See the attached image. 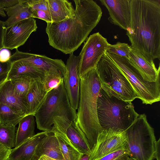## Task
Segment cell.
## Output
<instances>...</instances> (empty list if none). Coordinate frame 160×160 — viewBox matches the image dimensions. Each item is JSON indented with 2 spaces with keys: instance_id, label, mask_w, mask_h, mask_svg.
Segmentation results:
<instances>
[{
  "instance_id": "obj_21",
  "label": "cell",
  "mask_w": 160,
  "mask_h": 160,
  "mask_svg": "<svg viewBox=\"0 0 160 160\" xmlns=\"http://www.w3.org/2000/svg\"><path fill=\"white\" fill-rule=\"evenodd\" d=\"M52 22H57L73 18L75 9L67 0H48Z\"/></svg>"
},
{
  "instance_id": "obj_22",
  "label": "cell",
  "mask_w": 160,
  "mask_h": 160,
  "mask_svg": "<svg viewBox=\"0 0 160 160\" xmlns=\"http://www.w3.org/2000/svg\"><path fill=\"white\" fill-rule=\"evenodd\" d=\"M5 11L8 17L4 22L5 28L9 27L21 21L34 18L27 0H22L20 2L13 7L5 8Z\"/></svg>"
},
{
  "instance_id": "obj_16",
  "label": "cell",
  "mask_w": 160,
  "mask_h": 160,
  "mask_svg": "<svg viewBox=\"0 0 160 160\" xmlns=\"http://www.w3.org/2000/svg\"><path fill=\"white\" fill-rule=\"evenodd\" d=\"M43 155L59 160H64L58 140L55 133L48 132L37 145L32 160H38Z\"/></svg>"
},
{
  "instance_id": "obj_43",
  "label": "cell",
  "mask_w": 160,
  "mask_h": 160,
  "mask_svg": "<svg viewBox=\"0 0 160 160\" xmlns=\"http://www.w3.org/2000/svg\"><path fill=\"white\" fill-rule=\"evenodd\" d=\"M128 160H137L132 157H130Z\"/></svg>"
},
{
  "instance_id": "obj_2",
  "label": "cell",
  "mask_w": 160,
  "mask_h": 160,
  "mask_svg": "<svg viewBox=\"0 0 160 160\" xmlns=\"http://www.w3.org/2000/svg\"><path fill=\"white\" fill-rule=\"evenodd\" d=\"M126 35L133 49L150 62L160 58V0H130Z\"/></svg>"
},
{
  "instance_id": "obj_25",
  "label": "cell",
  "mask_w": 160,
  "mask_h": 160,
  "mask_svg": "<svg viewBox=\"0 0 160 160\" xmlns=\"http://www.w3.org/2000/svg\"><path fill=\"white\" fill-rule=\"evenodd\" d=\"M25 116L6 104L0 103V124L16 126Z\"/></svg>"
},
{
  "instance_id": "obj_3",
  "label": "cell",
  "mask_w": 160,
  "mask_h": 160,
  "mask_svg": "<svg viewBox=\"0 0 160 160\" xmlns=\"http://www.w3.org/2000/svg\"><path fill=\"white\" fill-rule=\"evenodd\" d=\"M79 97L76 122L85 135L91 150L103 129L97 115V100L101 88L95 68L79 77Z\"/></svg>"
},
{
  "instance_id": "obj_8",
  "label": "cell",
  "mask_w": 160,
  "mask_h": 160,
  "mask_svg": "<svg viewBox=\"0 0 160 160\" xmlns=\"http://www.w3.org/2000/svg\"><path fill=\"white\" fill-rule=\"evenodd\" d=\"M106 52L127 78L137 98L143 104H152L160 101V79L154 82L147 81L129 59Z\"/></svg>"
},
{
  "instance_id": "obj_36",
  "label": "cell",
  "mask_w": 160,
  "mask_h": 160,
  "mask_svg": "<svg viewBox=\"0 0 160 160\" xmlns=\"http://www.w3.org/2000/svg\"><path fill=\"white\" fill-rule=\"evenodd\" d=\"M154 159L160 160V138L155 142L154 150L153 154Z\"/></svg>"
},
{
  "instance_id": "obj_6",
  "label": "cell",
  "mask_w": 160,
  "mask_h": 160,
  "mask_svg": "<svg viewBox=\"0 0 160 160\" xmlns=\"http://www.w3.org/2000/svg\"><path fill=\"white\" fill-rule=\"evenodd\" d=\"M101 88L108 95L132 102L137 98L128 80L106 52L95 67Z\"/></svg>"
},
{
  "instance_id": "obj_7",
  "label": "cell",
  "mask_w": 160,
  "mask_h": 160,
  "mask_svg": "<svg viewBox=\"0 0 160 160\" xmlns=\"http://www.w3.org/2000/svg\"><path fill=\"white\" fill-rule=\"evenodd\" d=\"M130 157L137 160H153L156 140L154 129L145 114H139L125 131Z\"/></svg>"
},
{
  "instance_id": "obj_1",
  "label": "cell",
  "mask_w": 160,
  "mask_h": 160,
  "mask_svg": "<svg viewBox=\"0 0 160 160\" xmlns=\"http://www.w3.org/2000/svg\"><path fill=\"white\" fill-rule=\"evenodd\" d=\"M72 18L47 23L46 32L50 46L65 54L76 50L87 39L102 15L100 7L92 0H74Z\"/></svg>"
},
{
  "instance_id": "obj_29",
  "label": "cell",
  "mask_w": 160,
  "mask_h": 160,
  "mask_svg": "<svg viewBox=\"0 0 160 160\" xmlns=\"http://www.w3.org/2000/svg\"><path fill=\"white\" fill-rule=\"evenodd\" d=\"M131 47L128 44L118 42L115 44H110L107 52L129 58V54Z\"/></svg>"
},
{
  "instance_id": "obj_42",
  "label": "cell",
  "mask_w": 160,
  "mask_h": 160,
  "mask_svg": "<svg viewBox=\"0 0 160 160\" xmlns=\"http://www.w3.org/2000/svg\"><path fill=\"white\" fill-rule=\"evenodd\" d=\"M4 11L5 8L0 7V15L3 17L6 16V14Z\"/></svg>"
},
{
  "instance_id": "obj_31",
  "label": "cell",
  "mask_w": 160,
  "mask_h": 160,
  "mask_svg": "<svg viewBox=\"0 0 160 160\" xmlns=\"http://www.w3.org/2000/svg\"><path fill=\"white\" fill-rule=\"evenodd\" d=\"M30 9L32 11L35 10L46 11L49 14L48 0H27Z\"/></svg>"
},
{
  "instance_id": "obj_41",
  "label": "cell",
  "mask_w": 160,
  "mask_h": 160,
  "mask_svg": "<svg viewBox=\"0 0 160 160\" xmlns=\"http://www.w3.org/2000/svg\"><path fill=\"white\" fill-rule=\"evenodd\" d=\"M90 154H83L79 160H88Z\"/></svg>"
},
{
  "instance_id": "obj_23",
  "label": "cell",
  "mask_w": 160,
  "mask_h": 160,
  "mask_svg": "<svg viewBox=\"0 0 160 160\" xmlns=\"http://www.w3.org/2000/svg\"><path fill=\"white\" fill-rule=\"evenodd\" d=\"M35 117L32 114L26 115L20 121L16 132L14 148L18 147L35 135Z\"/></svg>"
},
{
  "instance_id": "obj_35",
  "label": "cell",
  "mask_w": 160,
  "mask_h": 160,
  "mask_svg": "<svg viewBox=\"0 0 160 160\" xmlns=\"http://www.w3.org/2000/svg\"><path fill=\"white\" fill-rule=\"evenodd\" d=\"M11 67L10 63L8 61L2 62L0 61V76L5 74H8Z\"/></svg>"
},
{
  "instance_id": "obj_27",
  "label": "cell",
  "mask_w": 160,
  "mask_h": 160,
  "mask_svg": "<svg viewBox=\"0 0 160 160\" xmlns=\"http://www.w3.org/2000/svg\"><path fill=\"white\" fill-rule=\"evenodd\" d=\"M16 132L15 126L0 124V144L10 149L14 148Z\"/></svg>"
},
{
  "instance_id": "obj_14",
  "label": "cell",
  "mask_w": 160,
  "mask_h": 160,
  "mask_svg": "<svg viewBox=\"0 0 160 160\" xmlns=\"http://www.w3.org/2000/svg\"><path fill=\"white\" fill-rule=\"evenodd\" d=\"M107 9L108 20L112 24L127 31L131 22L130 0H100Z\"/></svg>"
},
{
  "instance_id": "obj_11",
  "label": "cell",
  "mask_w": 160,
  "mask_h": 160,
  "mask_svg": "<svg viewBox=\"0 0 160 160\" xmlns=\"http://www.w3.org/2000/svg\"><path fill=\"white\" fill-rule=\"evenodd\" d=\"M36 20L30 18L5 28L3 38V48L12 50L23 45L31 34L37 30Z\"/></svg>"
},
{
  "instance_id": "obj_10",
  "label": "cell",
  "mask_w": 160,
  "mask_h": 160,
  "mask_svg": "<svg viewBox=\"0 0 160 160\" xmlns=\"http://www.w3.org/2000/svg\"><path fill=\"white\" fill-rule=\"evenodd\" d=\"M128 148L125 131L109 128L98 135L88 160H99L114 152Z\"/></svg>"
},
{
  "instance_id": "obj_24",
  "label": "cell",
  "mask_w": 160,
  "mask_h": 160,
  "mask_svg": "<svg viewBox=\"0 0 160 160\" xmlns=\"http://www.w3.org/2000/svg\"><path fill=\"white\" fill-rule=\"evenodd\" d=\"M54 133L58 140L64 160H79L83 154L75 147L67 135Z\"/></svg>"
},
{
  "instance_id": "obj_12",
  "label": "cell",
  "mask_w": 160,
  "mask_h": 160,
  "mask_svg": "<svg viewBox=\"0 0 160 160\" xmlns=\"http://www.w3.org/2000/svg\"><path fill=\"white\" fill-rule=\"evenodd\" d=\"M79 56L69 54L66 65L63 83L70 104L75 110L78 109L79 97L80 79L78 68Z\"/></svg>"
},
{
  "instance_id": "obj_39",
  "label": "cell",
  "mask_w": 160,
  "mask_h": 160,
  "mask_svg": "<svg viewBox=\"0 0 160 160\" xmlns=\"http://www.w3.org/2000/svg\"><path fill=\"white\" fill-rule=\"evenodd\" d=\"M38 160H59L50 157L45 155H43L40 157Z\"/></svg>"
},
{
  "instance_id": "obj_30",
  "label": "cell",
  "mask_w": 160,
  "mask_h": 160,
  "mask_svg": "<svg viewBox=\"0 0 160 160\" xmlns=\"http://www.w3.org/2000/svg\"><path fill=\"white\" fill-rule=\"evenodd\" d=\"M130 157L128 148L107 155L99 160H128Z\"/></svg>"
},
{
  "instance_id": "obj_26",
  "label": "cell",
  "mask_w": 160,
  "mask_h": 160,
  "mask_svg": "<svg viewBox=\"0 0 160 160\" xmlns=\"http://www.w3.org/2000/svg\"><path fill=\"white\" fill-rule=\"evenodd\" d=\"M34 79L30 77L23 75L10 80L15 94L18 97L25 100Z\"/></svg>"
},
{
  "instance_id": "obj_19",
  "label": "cell",
  "mask_w": 160,
  "mask_h": 160,
  "mask_svg": "<svg viewBox=\"0 0 160 160\" xmlns=\"http://www.w3.org/2000/svg\"><path fill=\"white\" fill-rule=\"evenodd\" d=\"M0 103L6 104L24 115H28L25 100L15 94L10 80H6L0 85Z\"/></svg>"
},
{
  "instance_id": "obj_33",
  "label": "cell",
  "mask_w": 160,
  "mask_h": 160,
  "mask_svg": "<svg viewBox=\"0 0 160 160\" xmlns=\"http://www.w3.org/2000/svg\"><path fill=\"white\" fill-rule=\"evenodd\" d=\"M22 0H0V7L8 8L13 7L20 2Z\"/></svg>"
},
{
  "instance_id": "obj_17",
  "label": "cell",
  "mask_w": 160,
  "mask_h": 160,
  "mask_svg": "<svg viewBox=\"0 0 160 160\" xmlns=\"http://www.w3.org/2000/svg\"><path fill=\"white\" fill-rule=\"evenodd\" d=\"M48 92L45 89L42 79L40 78L34 79L25 98L28 115H34L43 103Z\"/></svg>"
},
{
  "instance_id": "obj_28",
  "label": "cell",
  "mask_w": 160,
  "mask_h": 160,
  "mask_svg": "<svg viewBox=\"0 0 160 160\" xmlns=\"http://www.w3.org/2000/svg\"><path fill=\"white\" fill-rule=\"evenodd\" d=\"M63 82V76L59 72H44L43 83L45 89L49 92Z\"/></svg>"
},
{
  "instance_id": "obj_18",
  "label": "cell",
  "mask_w": 160,
  "mask_h": 160,
  "mask_svg": "<svg viewBox=\"0 0 160 160\" xmlns=\"http://www.w3.org/2000/svg\"><path fill=\"white\" fill-rule=\"evenodd\" d=\"M129 56V59L141 73L145 80L154 82L160 79L159 64L158 68H157L154 62H148L139 53L132 48Z\"/></svg>"
},
{
  "instance_id": "obj_32",
  "label": "cell",
  "mask_w": 160,
  "mask_h": 160,
  "mask_svg": "<svg viewBox=\"0 0 160 160\" xmlns=\"http://www.w3.org/2000/svg\"><path fill=\"white\" fill-rule=\"evenodd\" d=\"M33 18L41 19L45 21L47 23L52 22L50 14L48 12L41 10H35L32 11Z\"/></svg>"
},
{
  "instance_id": "obj_34",
  "label": "cell",
  "mask_w": 160,
  "mask_h": 160,
  "mask_svg": "<svg viewBox=\"0 0 160 160\" xmlns=\"http://www.w3.org/2000/svg\"><path fill=\"white\" fill-rule=\"evenodd\" d=\"M11 52L8 49L3 48L0 50V61L5 62L9 61L11 56Z\"/></svg>"
},
{
  "instance_id": "obj_40",
  "label": "cell",
  "mask_w": 160,
  "mask_h": 160,
  "mask_svg": "<svg viewBox=\"0 0 160 160\" xmlns=\"http://www.w3.org/2000/svg\"><path fill=\"white\" fill-rule=\"evenodd\" d=\"M8 74H3L0 76V85L6 80Z\"/></svg>"
},
{
  "instance_id": "obj_15",
  "label": "cell",
  "mask_w": 160,
  "mask_h": 160,
  "mask_svg": "<svg viewBox=\"0 0 160 160\" xmlns=\"http://www.w3.org/2000/svg\"><path fill=\"white\" fill-rule=\"evenodd\" d=\"M48 132L38 133L18 147L11 149L6 160H32L37 145Z\"/></svg>"
},
{
  "instance_id": "obj_38",
  "label": "cell",
  "mask_w": 160,
  "mask_h": 160,
  "mask_svg": "<svg viewBox=\"0 0 160 160\" xmlns=\"http://www.w3.org/2000/svg\"><path fill=\"white\" fill-rule=\"evenodd\" d=\"M5 28L4 22L0 20V50L3 48V38Z\"/></svg>"
},
{
  "instance_id": "obj_13",
  "label": "cell",
  "mask_w": 160,
  "mask_h": 160,
  "mask_svg": "<svg viewBox=\"0 0 160 160\" xmlns=\"http://www.w3.org/2000/svg\"><path fill=\"white\" fill-rule=\"evenodd\" d=\"M28 65L45 72H59L64 76L66 65L60 59H53L45 55L35 54L20 51L18 48L13 53Z\"/></svg>"
},
{
  "instance_id": "obj_5",
  "label": "cell",
  "mask_w": 160,
  "mask_h": 160,
  "mask_svg": "<svg viewBox=\"0 0 160 160\" xmlns=\"http://www.w3.org/2000/svg\"><path fill=\"white\" fill-rule=\"evenodd\" d=\"M38 129L51 132L56 117L76 121L77 112L72 107L63 82L48 93L43 103L34 115Z\"/></svg>"
},
{
  "instance_id": "obj_4",
  "label": "cell",
  "mask_w": 160,
  "mask_h": 160,
  "mask_svg": "<svg viewBox=\"0 0 160 160\" xmlns=\"http://www.w3.org/2000/svg\"><path fill=\"white\" fill-rule=\"evenodd\" d=\"M97 115L103 130L125 131L139 115L132 102L108 95L101 88L97 100Z\"/></svg>"
},
{
  "instance_id": "obj_9",
  "label": "cell",
  "mask_w": 160,
  "mask_h": 160,
  "mask_svg": "<svg viewBox=\"0 0 160 160\" xmlns=\"http://www.w3.org/2000/svg\"><path fill=\"white\" fill-rule=\"evenodd\" d=\"M86 40L79 55V78L88 71L95 68L110 44L107 39L99 32L90 35Z\"/></svg>"
},
{
  "instance_id": "obj_37",
  "label": "cell",
  "mask_w": 160,
  "mask_h": 160,
  "mask_svg": "<svg viewBox=\"0 0 160 160\" xmlns=\"http://www.w3.org/2000/svg\"><path fill=\"white\" fill-rule=\"evenodd\" d=\"M10 149L0 144V160H6L9 153Z\"/></svg>"
},
{
  "instance_id": "obj_20",
  "label": "cell",
  "mask_w": 160,
  "mask_h": 160,
  "mask_svg": "<svg viewBox=\"0 0 160 160\" xmlns=\"http://www.w3.org/2000/svg\"><path fill=\"white\" fill-rule=\"evenodd\" d=\"M9 61L11 67L6 80H10L23 75L28 76L35 79L40 78L43 81L44 72L33 68L24 63L14 54L11 56Z\"/></svg>"
}]
</instances>
